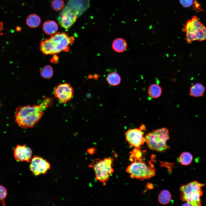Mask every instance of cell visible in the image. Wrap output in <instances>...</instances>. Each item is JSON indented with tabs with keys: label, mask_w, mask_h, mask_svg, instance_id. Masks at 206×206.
<instances>
[{
	"label": "cell",
	"mask_w": 206,
	"mask_h": 206,
	"mask_svg": "<svg viewBox=\"0 0 206 206\" xmlns=\"http://www.w3.org/2000/svg\"><path fill=\"white\" fill-rule=\"evenodd\" d=\"M30 162L29 169L35 176L46 174L50 168V163L39 156H33Z\"/></svg>",
	"instance_id": "ba28073f"
},
{
	"label": "cell",
	"mask_w": 206,
	"mask_h": 206,
	"mask_svg": "<svg viewBox=\"0 0 206 206\" xmlns=\"http://www.w3.org/2000/svg\"><path fill=\"white\" fill-rule=\"evenodd\" d=\"M51 5L53 9L56 11H59L64 7V3L62 0H53Z\"/></svg>",
	"instance_id": "603a6c76"
},
{
	"label": "cell",
	"mask_w": 206,
	"mask_h": 206,
	"mask_svg": "<svg viewBox=\"0 0 206 206\" xmlns=\"http://www.w3.org/2000/svg\"><path fill=\"white\" fill-rule=\"evenodd\" d=\"M3 29V23L2 22L0 21V33Z\"/></svg>",
	"instance_id": "83f0119b"
},
{
	"label": "cell",
	"mask_w": 206,
	"mask_h": 206,
	"mask_svg": "<svg viewBox=\"0 0 206 206\" xmlns=\"http://www.w3.org/2000/svg\"><path fill=\"white\" fill-rule=\"evenodd\" d=\"M130 160L131 161L142 160V153L139 148H135L130 152Z\"/></svg>",
	"instance_id": "7402d4cb"
},
{
	"label": "cell",
	"mask_w": 206,
	"mask_h": 206,
	"mask_svg": "<svg viewBox=\"0 0 206 206\" xmlns=\"http://www.w3.org/2000/svg\"><path fill=\"white\" fill-rule=\"evenodd\" d=\"M171 199V195L170 193L166 190L162 191L159 194L158 198L159 202L163 205L168 203Z\"/></svg>",
	"instance_id": "ac0fdd59"
},
{
	"label": "cell",
	"mask_w": 206,
	"mask_h": 206,
	"mask_svg": "<svg viewBox=\"0 0 206 206\" xmlns=\"http://www.w3.org/2000/svg\"><path fill=\"white\" fill-rule=\"evenodd\" d=\"M205 185L195 181L182 185L179 189L181 200L191 206H201L200 197L203 194L202 187Z\"/></svg>",
	"instance_id": "277c9868"
},
{
	"label": "cell",
	"mask_w": 206,
	"mask_h": 206,
	"mask_svg": "<svg viewBox=\"0 0 206 206\" xmlns=\"http://www.w3.org/2000/svg\"><path fill=\"white\" fill-rule=\"evenodd\" d=\"M142 130L140 128L129 129L125 135L126 140L131 147L139 148L145 142V138Z\"/></svg>",
	"instance_id": "9c48e42d"
},
{
	"label": "cell",
	"mask_w": 206,
	"mask_h": 206,
	"mask_svg": "<svg viewBox=\"0 0 206 206\" xmlns=\"http://www.w3.org/2000/svg\"><path fill=\"white\" fill-rule=\"evenodd\" d=\"M148 92L149 96L152 98H157L162 94V88L159 85L156 84H152L149 86Z\"/></svg>",
	"instance_id": "2e32d148"
},
{
	"label": "cell",
	"mask_w": 206,
	"mask_h": 206,
	"mask_svg": "<svg viewBox=\"0 0 206 206\" xmlns=\"http://www.w3.org/2000/svg\"><path fill=\"white\" fill-rule=\"evenodd\" d=\"M58 58L56 55H54L51 60V61L52 63H57L58 62Z\"/></svg>",
	"instance_id": "4316f807"
},
{
	"label": "cell",
	"mask_w": 206,
	"mask_h": 206,
	"mask_svg": "<svg viewBox=\"0 0 206 206\" xmlns=\"http://www.w3.org/2000/svg\"><path fill=\"white\" fill-rule=\"evenodd\" d=\"M26 23L30 27L35 28L37 27L41 23L40 17L35 14L29 15L26 19Z\"/></svg>",
	"instance_id": "e0dca14e"
},
{
	"label": "cell",
	"mask_w": 206,
	"mask_h": 206,
	"mask_svg": "<svg viewBox=\"0 0 206 206\" xmlns=\"http://www.w3.org/2000/svg\"><path fill=\"white\" fill-rule=\"evenodd\" d=\"M127 43L126 41L121 38L115 39L112 44L113 50L116 52H122L126 50L127 47Z\"/></svg>",
	"instance_id": "9a60e30c"
},
{
	"label": "cell",
	"mask_w": 206,
	"mask_h": 206,
	"mask_svg": "<svg viewBox=\"0 0 206 206\" xmlns=\"http://www.w3.org/2000/svg\"><path fill=\"white\" fill-rule=\"evenodd\" d=\"M1 106V102L0 101V107Z\"/></svg>",
	"instance_id": "1f68e13d"
},
{
	"label": "cell",
	"mask_w": 206,
	"mask_h": 206,
	"mask_svg": "<svg viewBox=\"0 0 206 206\" xmlns=\"http://www.w3.org/2000/svg\"><path fill=\"white\" fill-rule=\"evenodd\" d=\"M205 90V87L201 84L198 83L191 87L189 94L191 96L199 97L203 96Z\"/></svg>",
	"instance_id": "4fadbf2b"
},
{
	"label": "cell",
	"mask_w": 206,
	"mask_h": 206,
	"mask_svg": "<svg viewBox=\"0 0 206 206\" xmlns=\"http://www.w3.org/2000/svg\"><path fill=\"white\" fill-rule=\"evenodd\" d=\"M139 128L142 130H146L145 126L144 124H142Z\"/></svg>",
	"instance_id": "f1b7e54d"
},
{
	"label": "cell",
	"mask_w": 206,
	"mask_h": 206,
	"mask_svg": "<svg viewBox=\"0 0 206 206\" xmlns=\"http://www.w3.org/2000/svg\"><path fill=\"white\" fill-rule=\"evenodd\" d=\"M126 171L131 178L141 180L150 179L155 175L153 165H148L142 160L133 161L128 166Z\"/></svg>",
	"instance_id": "52a82bcc"
},
{
	"label": "cell",
	"mask_w": 206,
	"mask_h": 206,
	"mask_svg": "<svg viewBox=\"0 0 206 206\" xmlns=\"http://www.w3.org/2000/svg\"><path fill=\"white\" fill-rule=\"evenodd\" d=\"M58 26L57 23L53 21H47L45 22L43 25L44 32L48 35L54 34L57 31Z\"/></svg>",
	"instance_id": "5bb4252c"
},
{
	"label": "cell",
	"mask_w": 206,
	"mask_h": 206,
	"mask_svg": "<svg viewBox=\"0 0 206 206\" xmlns=\"http://www.w3.org/2000/svg\"><path fill=\"white\" fill-rule=\"evenodd\" d=\"M181 5L185 7H188L191 6L193 3V0H180Z\"/></svg>",
	"instance_id": "d4e9b609"
},
{
	"label": "cell",
	"mask_w": 206,
	"mask_h": 206,
	"mask_svg": "<svg viewBox=\"0 0 206 206\" xmlns=\"http://www.w3.org/2000/svg\"><path fill=\"white\" fill-rule=\"evenodd\" d=\"M145 138L148 147L152 150L162 152L169 148L167 144L169 138V134L168 130L166 128L153 130L147 133Z\"/></svg>",
	"instance_id": "3957f363"
},
{
	"label": "cell",
	"mask_w": 206,
	"mask_h": 206,
	"mask_svg": "<svg viewBox=\"0 0 206 206\" xmlns=\"http://www.w3.org/2000/svg\"><path fill=\"white\" fill-rule=\"evenodd\" d=\"M14 156L15 160L19 162H30L32 152L31 149L26 145L18 144L13 150Z\"/></svg>",
	"instance_id": "7c38bea8"
},
{
	"label": "cell",
	"mask_w": 206,
	"mask_h": 206,
	"mask_svg": "<svg viewBox=\"0 0 206 206\" xmlns=\"http://www.w3.org/2000/svg\"><path fill=\"white\" fill-rule=\"evenodd\" d=\"M113 160L111 158H106L103 160L97 159L93 161L89 165L94 169L96 180L102 183L104 185H106L110 176L114 172Z\"/></svg>",
	"instance_id": "8992f818"
},
{
	"label": "cell",
	"mask_w": 206,
	"mask_h": 206,
	"mask_svg": "<svg viewBox=\"0 0 206 206\" xmlns=\"http://www.w3.org/2000/svg\"><path fill=\"white\" fill-rule=\"evenodd\" d=\"M74 36H69L67 33L58 32L52 35L50 37L41 40L40 50L45 55H52L61 52H68L69 45L74 43Z\"/></svg>",
	"instance_id": "7a4b0ae2"
},
{
	"label": "cell",
	"mask_w": 206,
	"mask_h": 206,
	"mask_svg": "<svg viewBox=\"0 0 206 206\" xmlns=\"http://www.w3.org/2000/svg\"><path fill=\"white\" fill-rule=\"evenodd\" d=\"M7 191L5 188L0 185V200L3 201L6 197Z\"/></svg>",
	"instance_id": "cb8c5ba5"
},
{
	"label": "cell",
	"mask_w": 206,
	"mask_h": 206,
	"mask_svg": "<svg viewBox=\"0 0 206 206\" xmlns=\"http://www.w3.org/2000/svg\"><path fill=\"white\" fill-rule=\"evenodd\" d=\"M77 13L72 9L66 8L58 18L59 24L66 29L70 28L76 21Z\"/></svg>",
	"instance_id": "8fae6325"
},
{
	"label": "cell",
	"mask_w": 206,
	"mask_h": 206,
	"mask_svg": "<svg viewBox=\"0 0 206 206\" xmlns=\"http://www.w3.org/2000/svg\"><path fill=\"white\" fill-rule=\"evenodd\" d=\"M21 30V28L20 27H17L16 28V31H20Z\"/></svg>",
	"instance_id": "4dcf8cb0"
},
{
	"label": "cell",
	"mask_w": 206,
	"mask_h": 206,
	"mask_svg": "<svg viewBox=\"0 0 206 206\" xmlns=\"http://www.w3.org/2000/svg\"><path fill=\"white\" fill-rule=\"evenodd\" d=\"M74 92L72 87L68 83L59 84L56 87L54 91L55 97L63 104L66 103L72 98Z\"/></svg>",
	"instance_id": "30bf717a"
},
{
	"label": "cell",
	"mask_w": 206,
	"mask_h": 206,
	"mask_svg": "<svg viewBox=\"0 0 206 206\" xmlns=\"http://www.w3.org/2000/svg\"><path fill=\"white\" fill-rule=\"evenodd\" d=\"M108 83L112 86L118 85L120 82L121 78L118 74L113 72L109 74L107 78Z\"/></svg>",
	"instance_id": "ffe728a7"
},
{
	"label": "cell",
	"mask_w": 206,
	"mask_h": 206,
	"mask_svg": "<svg viewBox=\"0 0 206 206\" xmlns=\"http://www.w3.org/2000/svg\"><path fill=\"white\" fill-rule=\"evenodd\" d=\"M193 159V156L190 153L184 152H182L179 156V161L182 165H187L191 163Z\"/></svg>",
	"instance_id": "d6986e66"
},
{
	"label": "cell",
	"mask_w": 206,
	"mask_h": 206,
	"mask_svg": "<svg viewBox=\"0 0 206 206\" xmlns=\"http://www.w3.org/2000/svg\"><path fill=\"white\" fill-rule=\"evenodd\" d=\"M185 32V39L187 43L194 41L206 40V27L196 16L189 20L182 28Z\"/></svg>",
	"instance_id": "5b68a950"
},
{
	"label": "cell",
	"mask_w": 206,
	"mask_h": 206,
	"mask_svg": "<svg viewBox=\"0 0 206 206\" xmlns=\"http://www.w3.org/2000/svg\"><path fill=\"white\" fill-rule=\"evenodd\" d=\"M41 77L45 79H49L51 78L54 74V71L52 67L47 65L43 67L40 72Z\"/></svg>",
	"instance_id": "44dd1931"
},
{
	"label": "cell",
	"mask_w": 206,
	"mask_h": 206,
	"mask_svg": "<svg viewBox=\"0 0 206 206\" xmlns=\"http://www.w3.org/2000/svg\"><path fill=\"white\" fill-rule=\"evenodd\" d=\"M193 7L194 10L197 11H203L200 5L198 3L196 0H195L193 3Z\"/></svg>",
	"instance_id": "484cf974"
},
{
	"label": "cell",
	"mask_w": 206,
	"mask_h": 206,
	"mask_svg": "<svg viewBox=\"0 0 206 206\" xmlns=\"http://www.w3.org/2000/svg\"><path fill=\"white\" fill-rule=\"evenodd\" d=\"M94 149L93 148H90L89 149V152L90 153H92L94 152Z\"/></svg>",
	"instance_id": "f546056e"
},
{
	"label": "cell",
	"mask_w": 206,
	"mask_h": 206,
	"mask_svg": "<svg viewBox=\"0 0 206 206\" xmlns=\"http://www.w3.org/2000/svg\"><path fill=\"white\" fill-rule=\"evenodd\" d=\"M52 98L45 97L39 104L18 107L15 113V122L23 129L33 127L42 117L44 110L52 105Z\"/></svg>",
	"instance_id": "6da1fadb"
}]
</instances>
